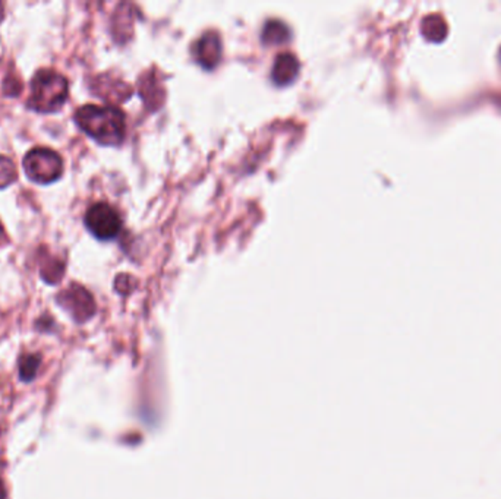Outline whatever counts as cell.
Here are the masks:
<instances>
[{
    "label": "cell",
    "instance_id": "obj_1",
    "mask_svg": "<svg viewBox=\"0 0 501 499\" xmlns=\"http://www.w3.org/2000/svg\"><path fill=\"white\" fill-rule=\"evenodd\" d=\"M81 131L102 145H119L126 134L125 113L115 105H85L75 112Z\"/></svg>",
    "mask_w": 501,
    "mask_h": 499
},
{
    "label": "cell",
    "instance_id": "obj_11",
    "mask_svg": "<svg viewBox=\"0 0 501 499\" xmlns=\"http://www.w3.org/2000/svg\"><path fill=\"white\" fill-rule=\"evenodd\" d=\"M18 179L16 165L11 158L0 155V189H6Z\"/></svg>",
    "mask_w": 501,
    "mask_h": 499
},
{
    "label": "cell",
    "instance_id": "obj_3",
    "mask_svg": "<svg viewBox=\"0 0 501 499\" xmlns=\"http://www.w3.org/2000/svg\"><path fill=\"white\" fill-rule=\"evenodd\" d=\"M24 172L30 181L37 185H50L64 175V160L56 151L37 146L24 157Z\"/></svg>",
    "mask_w": 501,
    "mask_h": 499
},
{
    "label": "cell",
    "instance_id": "obj_5",
    "mask_svg": "<svg viewBox=\"0 0 501 499\" xmlns=\"http://www.w3.org/2000/svg\"><path fill=\"white\" fill-rule=\"evenodd\" d=\"M56 302L62 309L68 312L75 323L83 324L95 314V297L91 296L83 285L72 283L69 287L57 294Z\"/></svg>",
    "mask_w": 501,
    "mask_h": 499
},
{
    "label": "cell",
    "instance_id": "obj_6",
    "mask_svg": "<svg viewBox=\"0 0 501 499\" xmlns=\"http://www.w3.org/2000/svg\"><path fill=\"white\" fill-rule=\"evenodd\" d=\"M222 52V38L215 31H205L193 47L195 61L207 71L215 69L219 65Z\"/></svg>",
    "mask_w": 501,
    "mask_h": 499
},
{
    "label": "cell",
    "instance_id": "obj_14",
    "mask_svg": "<svg viewBox=\"0 0 501 499\" xmlns=\"http://www.w3.org/2000/svg\"><path fill=\"white\" fill-rule=\"evenodd\" d=\"M4 18H5L4 5L0 4V23H2V21H4Z\"/></svg>",
    "mask_w": 501,
    "mask_h": 499
},
{
    "label": "cell",
    "instance_id": "obj_4",
    "mask_svg": "<svg viewBox=\"0 0 501 499\" xmlns=\"http://www.w3.org/2000/svg\"><path fill=\"white\" fill-rule=\"evenodd\" d=\"M84 223L88 232L98 241H112L122 230L121 215L105 203L91 205L85 213Z\"/></svg>",
    "mask_w": 501,
    "mask_h": 499
},
{
    "label": "cell",
    "instance_id": "obj_13",
    "mask_svg": "<svg viewBox=\"0 0 501 499\" xmlns=\"http://www.w3.org/2000/svg\"><path fill=\"white\" fill-rule=\"evenodd\" d=\"M0 499H8L6 489H5L4 482L0 481Z\"/></svg>",
    "mask_w": 501,
    "mask_h": 499
},
{
    "label": "cell",
    "instance_id": "obj_9",
    "mask_svg": "<svg viewBox=\"0 0 501 499\" xmlns=\"http://www.w3.org/2000/svg\"><path fill=\"white\" fill-rule=\"evenodd\" d=\"M264 45H280L290 40V28L280 19H270L261 33Z\"/></svg>",
    "mask_w": 501,
    "mask_h": 499
},
{
    "label": "cell",
    "instance_id": "obj_12",
    "mask_svg": "<svg viewBox=\"0 0 501 499\" xmlns=\"http://www.w3.org/2000/svg\"><path fill=\"white\" fill-rule=\"evenodd\" d=\"M9 244V237L8 235H6V230H5L4 225L0 223V248L2 246H5V245Z\"/></svg>",
    "mask_w": 501,
    "mask_h": 499
},
{
    "label": "cell",
    "instance_id": "obj_7",
    "mask_svg": "<svg viewBox=\"0 0 501 499\" xmlns=\"http://www.w3.org/2000/svg\"><path fill=\"white\" fill-rule=\"evenodd\" d=\"M299 74L298 57L294 53L283 52L276 57L272 69V79L276 85L285 86L294 83Z\"/></svg>",
    "mask_w": 501,
    "mask_h": 499
},
{
    "label": "cell",
    "instance_id": "obj_2",
    "mask_svg": "<svg viewBox=\"0 0 501 499\" xmlns=\"http://www.w3.org/2000/svg\"><path fill=\"white\" fill-rule=\"evenodd\" d=\"M69 97L68 79L53 69H40L31 79L26 107L37 113H56Z\"/></svg>",
    "mask_w": 501,
    "mask_h": 499
},
{
    "label": "cell",
    "instance_id": "obj_10",
    "mask_svg": "<svg viewBox=\"0 0 501 499\" xmlns=\"http://www.w3.org/2000/svg\"><path fill=\"white\" fill-rule=\"evenodd\" d=\"M40 364H42L40 354H23L18 362L19 378L23 379L24 383H30L37 375Z\"/></svg>",
    "mask_w": 501,
    "mask_h": 499
},
{
    "label": "cell",
    "instance_id": "obj_8",
    "mask_svg": "<svg viewBox=\"0 0 501 499\" xmlns=\"http://www.w3.org/2000/svg\"><path fill=\"white\" fill-rule=\"evenodd\" d=\"M45 255L40 256V277L47 284H57L65 274V264L56 256L50 255L47 249H43Z\"/></svg>",
    "mask_w": 501,
    "mask_h": 499
}]
</instances>
